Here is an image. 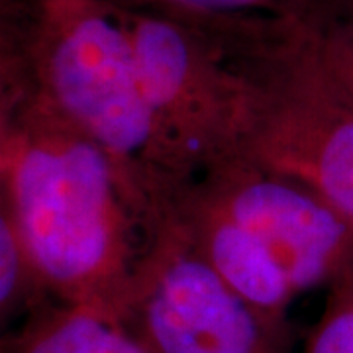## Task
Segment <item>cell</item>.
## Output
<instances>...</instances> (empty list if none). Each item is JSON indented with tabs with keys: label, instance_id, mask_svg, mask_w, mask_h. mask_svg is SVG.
I'll use <instances>...</instances> for the list:
<instances>
[{
	"label": "cell",
	"instance_id": "1",
	"mask_svg": "<svg viewBox=\"0 0 353 353\" xmlns=\"http://www.w3.org/2000/svg\"><path fill=\"white\" fill-rule=\"evenodd\" d=\"M0 190L41 296L116 320L143 230L106 153L34 90L0 153Z\"/></svg>",
	"mask_w": 353,
	"mask_h": 353
},
{
	"label": "cell",
	"instance_id": "2",
	"mask_svg": "<svg viewBox=\"0 0 353 353\" xmlns=\"http://www.w3.org/2000/svg\"><path fill=\"white\" fill-rule=\"evenodd\" d=\"M28 61L34 94L106 153L145 241L155 240L196 175L153 108L118 10L102 0L41 2Z\"/></svg>",
	"mask_w": 353,
	"mask_h": 353
},
{
	"label": "cell",
	"instance_id": "3",
	"mask_svg": "<svg viewBox=\"0 0 353 353\" xmlns=\"http://www.w3.org/2000/svg\"><path fill=\"white\" fill-rule=\"evenodd\" d=\"M165 230L269 314L287 316L299 294L353 269L352 218L241 157L196 176Z\"/></svg>",
	"mask_w": 353,
	"mask_h": 353
},
{
	"label": "cell",
	"instance_id": "4",
	"mask_svg": "<svg viewBox=\"0 0 353 353\" xmlns=\"http://www.w3.org/2000/svg\"><path fill=\"white\" fill-rule=\"evenodd\" d=\"M250 87L243 157L301 183L353 220V97L324 59L320 26L238 18Z\"/></svg>",
	"mask_w": 353,
	"mask_h": 353
},
{
	"label": "cell",
	"instance_id": "5",
	"mask_svg": "<svg viewBox=\"0 0 353 353\" xmlns=\"http://www.w3.org/2000/svg\"><path fill=\"white\" fill-rule=\"evenodd\" d=\"M116 10L153 108L194 175L243 157L250 87L226 18Z\"/></svg>",
	"mask_w": 353,
	"mask_h": 353
},
{
	"label": "cell",
	"instance_id": "6",
	"mask_svg": "<svg viewBox=\"0 0 353 353\" xmlns=\"http://www.w3.org/2000/svg\"><path fill=\"white\" fill-rule=\"evenodd\" d=\"M116 320L145 353H292L287 316L248 303L173 230L143 250Z\"/></svg>",
	"mask_w": 353,
	"mask_h": 353
},
{
	"label": "cell",
	"instance_id": "7",
	"mask_svg": "<svg viewBox=\"0 0 353 353\" xmlns=\"http://www.w3.org/2000/svg\"><path fill=\"white\" fill-rule=\"evenodd\" d=\"M0 353H145L110 316L39 301L0 338Z\"/></svg>",
	"mask_w": 353,
	"mask_h": 353
},
{
	"label": "cell",
	"instance_id": "8",
	"mask_svg": "<svg viewBox=\"0 0 353 353\" xmlns=\"http://www.w3.org/2000/svg\"><path fill=\"white\" fill-rule=\"evenodd\" d=\"M120 10H145L189 18H279L328 28L334 0H102Z\"/></svg>",
	"mask_w": 353,
	"mask_h": 353
},
{
	"label": "cell",
	"instance_id": "9",
	"mask_svg": "<svg viewBox=\"0 0 353 353\" xmlns=\"http://www.w3.org/2000/svg\"><path fill=\"white\" fill-rule=\"evenodd\" d=\"M43 301L0 190V338Z\"/></svg>",
	"mask_w": 353,
	"mask_h": 353
},
{
	"label": "cell",
	"instance_id": "10",
	"mask_svg": "<svg viewBox=\"0 0 353 353\" xmlns=\"http://www.w3.org/2000/svg\"><path fill=\"white\" fill-rule=\"evenodd\" d=\"M34 8L0 2V94H30L28 38Z\"/></svg>",
	"mask_w": 353,
	"mask_h": 353
},
{
	"label": "cell",
	"instance_id": "11",
	"mask_svg": "<svg viewBox=\"0 0 353 353\" xmlns=\"http://www.w3.org/2000/svg\"><path fill=\"white\" fill-rule=\"evenodd\" d=\"M304 353H353V269L330 285L326 308Z\"/></svg>",
	"mask_w": 353,
	"mask_h": 353
},
{
	"label": "cell",
	"instance_id": "12",
	"mask_svg": "<svg viewBox=\"0 0 353 353\" xmlns=\"http://www.w3.org/2000/svg\"><path fill=\"white\" fill-rule=\"evenodd\" d=\"M320 46L332 73L353 97V36L338 26H328L322 30Z\"/></svg>",
	"mask_w": 353,
	"mask_h": 353
},
{
	"label": "cell",
	"instance_id": "13",
	"mask_svg": "<svg viewBox=\"0 0 353 353\" xmlns=\"http://www.w3.org/2000/svg\"><path fill=\"white\" fill-rule=\"evenodd\" d=\"M30 97L32 92L30 94H0V153L8 141L18 114L24 108L26 102L30 101Z\"/></svg>",
	"mask_w": 353,
	"mask_h": 353
},
{
	"label": "cell",
	"instance_id": "14",
	"mask_svg": "<svg viewBox=\"0 0 353 353\" xmlns=\"http://www.w3.org/2000/svg\"><path fill=\"white\" fill-rule=\"evenodd\" d=\"M330 26H338L353 36V0H334V20Z\"/></svg>",
	"mask_w": 353,
	"mask_h": 353
},
{
	"label": "cell",
	"instance_id": "15",
	"mask_svg": "<svg viewBox=\"0 0 353 353\" xmlns=\"http://www.w3.org/2000/svg\"><path fill=\"white\" fill-rule=\"evenodd\" d=\"M0 2L12 4V6H22V8H36V6H39L46 0H0Z\"/></svg>",
	"mask_w": 353,
	"mask_h": 353
}]
</instances>
